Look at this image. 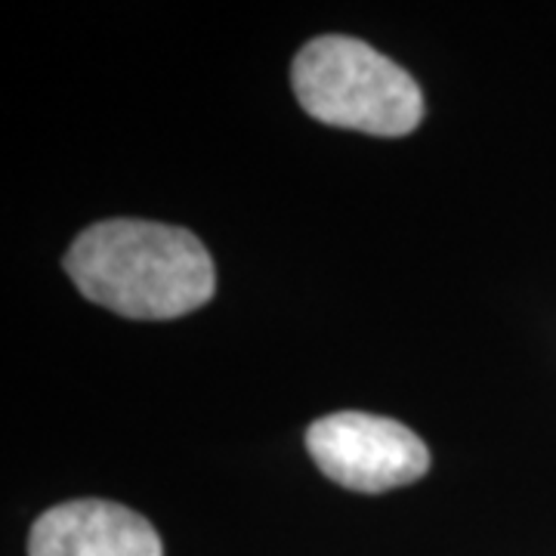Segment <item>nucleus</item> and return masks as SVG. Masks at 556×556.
<instances>
[{
	"label": "nucleus",
	"instance_id": "obj_1",
	"mask_svg": "<svg viewBox=\"0 0 556 556\" xmlns=\"http://www.w3.org/2000/svg\"><path fill=\"white\" fill-rule=\"evenodd\" d=\"M65 273L87 300L127 318H179L217 291L207 248L189 229L149 219H105L84 229Z\"/></svg>",
	"mask_w": 556,
	"mask_h": 556
},
{
	"label": "nucleus",
	"instance_id": "obj_2",
	"mask_svg": "<svg viewBox=\"0 0 556 556\" xmlns=\"http://www.w3.org/2000/svg\"><path fill=\"white\" fill-rule=\"evenodd\" d=\"M306 115L371 137H405L424 118L417 80L371 43L346 35L309 40L291 65Z\"/></svg>",
	"mask_w": 556,
	"mask_h": 556
},
{
	"label": "nucleus",
	"instance_id": "obj_3",
	"mask_svg": "<svg viewBox=\"0 0 556 556\" xmlns=\"http://www.w3.org/2000/svg\"><path fill=\"white\" fill-rule=\"evenodd\" d=\"M306 448L318 470L353 492H390L430 470V448L393 417L338 412L306 430Z\"/></svg>",
	"mask_w": 556,
	"mask_h": 556
},
{
	"label": "nucleus",
	"instance_id": "obj_4",
	"mask_svg": "<svg viewBox=\"0 0 556 556\" xmlns=\"http://www.w3.org/2000/svg\"><path fill=\"white\" fill-rule=\"evenodd\" d=\"M28 556H164L159 532L115 501H65L38 517Z\"/></svg>",
	"mask_w": 556,
	"mask_h": 556
}]
</instances>
